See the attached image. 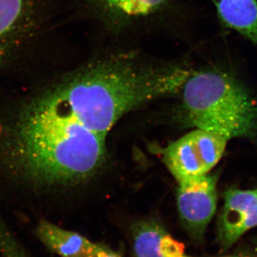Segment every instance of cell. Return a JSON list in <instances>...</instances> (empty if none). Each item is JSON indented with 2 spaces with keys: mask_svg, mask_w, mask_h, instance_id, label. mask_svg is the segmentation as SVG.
Masks as SVG:
<instances>
[{
  "mask_svg": "<svg viewBox=\"0 0 257 257\" xmlns=\"http://www.w3.org/2000/svg\"><path fill=\"white\" fill-rule=\"evenodd\" d=\"M228 140L217 134L195 128L162 152V161L177 184L207 175L221 160Z\"/></svg>",
  "mask_w": 257,
  "mask_h": 257,
  "instance_id": "277c9868",
  "label": "cell"
},
{
  "mask_svg": "<svg viewBox=\"0 0 257 257\" xmlns=\"http://www.w3.org/2000/svg\"><path fill=\"white\" fill-rule=\"evenodd\" d=\"M221 25L257 46V0H210Z\"/></svg>",
  "mask_w": 257,
  "mask_h": 257,
  "instance_id": "30bf717a",
  "label": "cell"
},
{
  "mask_svg": "<svg viewBox=\"0 0 257 257\" xmlns=\"http://www.w3.org/2000/svg\"><path fill=\"white\" fill-rule=\"evenodd\" d=\"M0 253L2 257H28L15 238L0 225Z\"/></svg>",
  "mask_w": 257,
  "mask_h": 257,
  "instance_id": "8fae6325",
  "label": "cell"
},
{
  "mask_svg": "<svg viewBox=\"0 0 257 257\" xmlns=\"http://www.w3.org/2000/svg\"><path fill=\"white\" fill-rule=\"evenodd\" d=\"M92 49L142 47L165 38L190 45L195 13L187 0H69Z\"/></svg>",
  "mask_w": 257,
  "mask_h": 257,
  "instance_id": "7a4b0ae2",
  "label": "cell"
},
{
  "mask_svg": "<svg viewBox=\"0 0 257 257\" xmlns=\"http://www.w3.org/2000/svg\"><path fill=\"white\" fill-rule=\"evenodd\" d=\"M35 233L47 248L60 257H91L95 247L96 243L85 236L47 220L39 222Z\"/></svg>",
  "mask_w": 257,
  "mask_h": 257,
  "instance_id": "9c48e42d",
  "label": "cell"
},
{
  "mask_svg": "<svg viewBox=\"0 0 257 257\" xmlns=\"http://www.w3.org/2000/svg\"><path fill=\"white\" fill-rule=\"evenodd\" d=\"M91 257H123L117 251L111 249L109 246L96 243L95 247Z\"/></svg>",
  "mask_w": 257,
  "mask_h": 257,
  "instance_id": "7c38bea8",
  "label": "cell"
},
{
  "mask_svg": "<svg viewBox=\"0 0 257 257\" xmlns=\"http://www.w3.org/2000/svg\"><path fill=\"white\" fill-rule=\"evenodd\" d=\"M255 254H256V256L257 257V239L255 240V250H254Z\"/></svg>",
  "mask_w": 257,
  "mask_h": 257,
  "instance_id": "5bb4252c",
  "label": "cell"
},
{
  "mask_svg": "<svg viewBox=\"0 0 257 257\" xmlns=\"http://www.w3.org/2000/svg\"><path fill=\"white\" fill-rule=\"evenodd\" d=\"M192 63L189 53L167 58L142 47L92 49L78 64L37 91L106 138L130 111L178 94Z\"/></svg>",
  "mask_w": 257,
  "mask_h": 257,
  "instance_id": "6da1fadb",
  "label": "cell"
},
{
  "mask_svg": "<svg viewBox=\"0 0 257 257\" xmlns=\"http://www.w3.org/2000/svg\"><path fill=\"white\" fill-rule=\"evenodd\" d=\"M54 0H0V64L41 28Z\"/></svg>",
  "mask_w": 257,
  "mask_h": 257,
  "instance_id": "5b68a950",
  "label": "cell"
},
{
  "mask_svg": "<svg viewBox=\"0 0 257 257\" xmlns=\"http://www.w3.org/2000/svg\"><path fill=\"white\" fill-rule=\"evenodd\" d=\"M1 133H2V126H1V125H0V136H1Z\"/></svg>",
  "mask_w": 257,
  "mask_h": 257,
  "instance_id": "9a60e30c",
  "label": "cell"
},
{
  "mask_svg": "<svg viewBox=\"0 0 257 257\" xmlns=\"http://www.w3.org/2000/svg\"><path fill=\"white\" fill-rule=\"evenodd\" d=\"M220 257H256L255 252H251L248 251H239L237 252L231 253V254L225 255Z\"/></svg>",
  "mask_w": 257,
  "mask_h": 257,
  "instance_id": "4fadbf2b",
  "label": "cell"
},
{
  "mask_svg": "<svg viewBox=\"0 0 257 257\" xmlns=\"http://www.w3.org/2000/svg\"><path fill=\"white\" fill-rule=\"evenodd\" d=\"M256 226L257 189L226 191L217 224V243L221 249H229Z\"/></svg>",
  "mask_w": 257,
  "mask_h": 257,
  "instance_id": "52a82bcc",
  "label": "cell"
},
{
  "mask_svg": "<svg viewBox=\"0 0 257 257\" xmlns=\"http://www.w3.org/2000/svg\"><path fill=\"white\" fill-rule=\"evenodd\" d=\"M217 177L207 175L178 184L177 208L191 239L201 243L217 206Z\"/></svg>",
  "mask_w": 257,
  "mask_h": 257,
  "instance_id": "8992f818",
  "label": "cell"
},
{
  "mask_svg": "<svg viewBox=\"0 0 257 257\" xmlns=\"http://www.w3.org/2000/svg\"><path fill=\"white\" fill-rule=\"evenodd\" d=\"M135 257H194L155 219L138 221L132 228Z\"/></svg>",
  "mask_w": 257,
  "mask_h": 257,
  "instance_id": "ba28073f",
  "label": "cell"
},
{
  "mask_svg": "<svg viewBox=\"0 0 257 257\" xmlns=\"http://www.w3.org/2000/svg\"><path fill=\"white\" fill-rule=\"evenodd\" d=\"M186 124L227 140L257 132V102L226 69L207 65L189 70L178 93Z\"/></svg>",
  "mask_w": 257,
  "mask_h": 257,
  "instance_id": "3957f363",
  "label": "cell"
}]
</instances>
